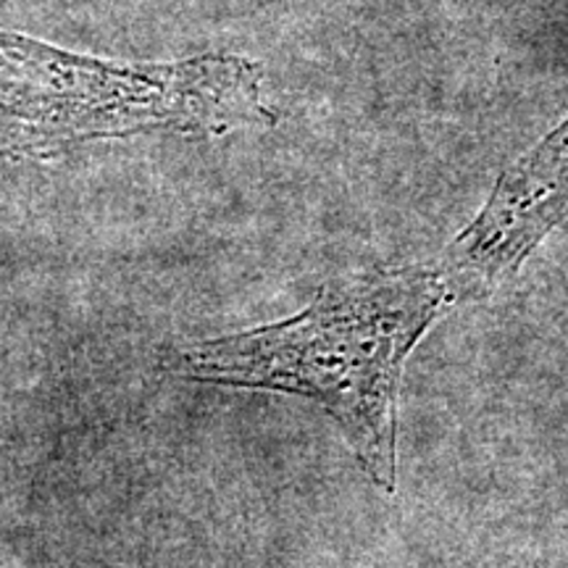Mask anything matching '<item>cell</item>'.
<instances>
[{
	"mask_svg": "<svg viewBox=\"0 0 568 568\" xmlns=\"http://www.w3.org/2000/svg\"><path fill=\"white\" fill-rule=\"evenodd\" d=\"M568 219V116L495 182L435 266L450 303L485 301Z\"/></svg>",
	"mask_w": 568,
	"mask_h": 568,
	"instance_id": "3957f363",
	"label": "cell"
},
{
	"mask_svg": "<svg viewBox=\"0 0 568 568\" xmlns=\"http://www.w3.org/2000/svg\"><path fill=\"white\" fill-rule=\"evenodd\" d=\"M261 69L240 55L126 67L0 34V155L140 132L272 126Z\"/></svg>",
	"mask_w": 568,
	"mask_h": 568,
	"instance_id": "7a4b0ae2",
	"label": "cell"
},
{
	"mask_svg": "<svg viewBox=\"0 0 568 568\" xmlns=\"http://www.w3.org/2000/svg\"><path fill=\"white\" fill-rule=\"evenodd\" d=\"M447 303L437 268L355 274L324 284L293 318L180 347L166 364L201 385L268 389L318 403L366 477L393 493L403 368Z\"/></svg>",
	"mask_w": 568,
	"mask_h": 568,
	"instance_id": "6da1fadb",
	"label": "cell"
}]
</instances>
